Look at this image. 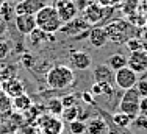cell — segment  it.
I'll list each match as a JSON object with an SVG mask.
<instances>
[{"label":"cell","mask_w":147,"mask_h":134,"mask_svg":"<svg viewBox=\"0 0 147 134\" xmlns=\"http://www.w3.org/2000/svg\"><path fill=\"white\" fill-rule=\"evenodd\" d=\"M125 45L130 48V52H135V50H139V48H142V41L138 39V38H130V39L125 42Z\"/></svg>","instance_id":"30"},{"label":"cell","mask_w":147,"mask_h":134,"mask_svg":"<svg viewBox=\"0 0 147 134\" xmlns=\"http://www.w3.org/2000/svg\"><path fill=\"white\" fill-rule=\"evenodd\" d=\"M6 31H8V22L0 19V38H2L3 34H6Z\"/></svg>","instance_id":"35"},{"label":"cell","mask_w":147,"mask_h":134,"mask_svg":"<svg viewBox=\"0 0 147 134\" xmlns=\"http://www.w3.org/2000/svg\"><path fill=\"white\" fill-rule=\"evenodd\" d=\"M105 11H107V8H105L103 5H100L97 0H91V3L82 11V14H83L82 17L91 27L99 25V23L102 22V19L105 17Z\"/></svg>","instance_id":"7"},{"label":"cell","mask_w":147,"mask_h":134,"mask_svg":"<svg viewBox=\"0 0 147 134\" xmlns=\"http://www.w3.org/2000/svg\"><path fill=\"white\" fill-rule=\"evenodd\" d=\"M82 98H83V101H85V103L94 105V95L91 94V90H85V92L82 94Z\"/></svg>","instance_id":"33"},{"label":"cell","mask_w":147,"mask_h":134,"mask_svg":"<svg viewBox=\"0 0 147 134\" xmlns=\"http://www.w3.org/2000/svg\"><path fill=\"white\" fill-rule=\"evenodd\" d=\"M49 0H19L14 5L16 16L20 14H36L41 8L47 5Z\"/></svg>","instance_id":"11"},{"label":"cell","mask_w":147,"mask_h":134,"mask_svg":"<svg viewBox=\"0 0 147 134\" xmlns=\"http://www.w3.org/2000/svg\"><path fill=\"white\" fill-rule=\"evenodd\" d=\"M16 17V11H14V5H13L9 0H3V3L0 5V19L6 20V22H11Z\"/></svg>","instance_id":"20"},{"label":"cell","mask_w":147,"mask_h":134,"mask_svg":"<svg viewBox=\"0 0 147 134\" xmlns=\"http://www.w3.org/2000/svg\"><path fill=\"white\" fill-rule=\"evenodd\" d=\"M136 90L139 92L141 97H147V78H141L138 80V83H136Z\"/></svg>","instance_id":"32"},{"label":"cell","mask_w":147,"mask_h":134,"mask_svg":"<svg viewBox=\"0 0 147 134\" xmlns=\"http://www.w3.org/2000/svg\"><path fill=\"white\" fill-rule=\"evenodd\" d=\"M110 126L102 117H94L86 123V134H108Z\"/></svg>","instance_id":"18"},{"label":"cell","mask_w":147,"mask_h":134,"mask_svg":"<svg viewBox=\"0 0 147 134\" xmlns=\"http://www.w3.org/2000/svg\"><path fill=\"white\" fill-rule=\"evenodd\" d=\"M34 17H36V27L39 30H42L44 33L55 34L63 27V20L59 19L53 5H45L44 8H41L34 14Z\"/></svg>","instance_id":"2"},{"label":"cell","mask_w":147,"mask_h":134,"mask_svg":"<svg viewBox=\"0 0 147 134\" xmlns=\"http://www.w3.org/2000/svg\"><path fill=\"white\" fill-rule=\"evenodd\" d=\"M113 123H114V126H116V128L125 129V128H128V126H130L131 119H130V115H127L125 112L117 111L116 114H113Z\"/></svg>","instance_id":"22"},{"label":"cell","mask_w":147,"mask_h":134,"mask_svg":"<svg viewBox=\"0 0 147 134\" xmlns=\"http://www.w3.org/2000/svg\"><path fill=\"white\" fill-rule=\"evenodd\" d=\"M14 75H16V69L13 66H9V64L2 66V72H0V80H2V83L6 80H9V78H13Z\"/></svg>","instance_id":"27"},{"label":"cell","mask_w":147,"mask_h":134,"mask_svg":"<svg viewBox=\"0 0 147 134\" xmlns=\"http://www.w3.org/2000/svg\"><path fill=\"white\" fill-rule=\"evenodd\" d=\"M107 64L116 72V70H119V69H122V67L127 66V56H124L122 53H114V55H111L110 58H108Z\"/></svg>","instance_id":"21"},{"label":"cell","mask_w":147,"mask_h":134,"mask_svg":"<svg viewBox=\"0 0 147 134\" xmlns=\"http://www.w3.org/2000/svg\"><path fill=\"white\" fill-rule=\"evenodd\" d=\"M11 53V44L6 39H0V61H5Z\"/></svg>","instance_id":"28"},{"label":"cell","mask_w":147,"mask_h":134,"mask_svg":"<svg viewBox=\"0 0 147 134\" xmlns=\"http://www.w3.org/2000/svg\"><path fill=\"white\" fill-rule=\"evenodd\" d=\"M69 129H71L72 134H85L86 133V123L83 120H80V119H77V120L69 123Z\"/></svg>","instance_id":"25"},{"label":"cell","mask_w":147,"mask_h":134,"mask_svg":"<svg viewBox=\"0 0 147 134\" xmlns=\"http://www.w3.org/2000/svg\"><path fill=\"white\" fill-rule=\"evenodd\" d=\"M39 126L44 134H61L63 133V122L55 115H41L39 117Z\"/></svg>","instance_id":"12"},{"label":"cell","mask_w":147,"mask_h":134,"mask_svg":"<svg viewBox=\"0 0 147 134\" xmlns=\"http://www.w3.org/2000/svg\"><path fill=\"white\" fill-rule=\"evenodd\" d=\"M139 101H141V95L136 90V87L124 90V95L119 101V111L130 115V119L133 120L139 114Z\"/></svg>","instance_id":"4"},{"label":"cell","mask_w":147,"mask_h":134,"mask_svg":"<svg viewBox=\"0 0 147 134\" xmlns=\"http://www.w3.org/2000/svg\"><path fill=\"white\" fill-rule=\"evenodd\" d=\"M53 6H55V9H57L59 19L63 20V23L75 19V17L80 14L75 2H72V0H55Z\"/></svg>","instance_id":"8"},{"label":"cell","mask_w":147,"mask_h":134,"mask_svg":"<svg viewBox=\"0 0 147 134\" xmlns=\"http://www.w3.org/2000/svg\"><path fill=\"white\" fill-rule=\"evenodd\" d=\"M53 41H55L53 34L44 33L39 28H34V30L28 34V44H30V47H33V48H39V47H42L44 44H49V42H53Z\"/></svg>","instance_id":"16"},{"label":"cell","mask_w":147,"mask_h":134,"mask_svg":"<svg viewBox=\"0 0 147 134\" xmlns=\"http://www.w3.org/2000/svg\"><path fill=\"white\" fill-rule=\"evenodd\" d=\"M63 109H64V106H63V103H61V98H50V100L47 101V111L50 115L58 117V115L63 114Z\"/></svg>","instance_id":"24"},{"label":"cell","mask_w":147,"mask_h":134,"mask_svg":"<svg viewBox=\"0 0 147 134\" xmlns=\"http://www.w3.org/2000/svg\"><path fill=\"white\" fill-rule=\"evenodd\" d=\"M131 30H135L133 25L127 20H114L105 25V31H107L108 36V42H113V44H125L131 36Z\"/></svg>","instance_id":"3"},{"label":"cell","mask_w":147,"mask_h":134,"mask_svg":"<svg viewBox=\"0 0 147 134\" xmlns=\"http://www.w3.org/2000/svg\"><path fill=\"white\" fill-rule=\"evenodd\" d=\"M88 41L92 47L102 48L108 42V36H107V31H105V27H99V25L91 27L89 31H88Z\"/></svg>","instance_id":"15"},{"label":"cell","mask_w":147,"mask_h":134,"mask_svg":"<svg viewBox=\"0 0 147 134\" xmlns=\"http://www.w3.org/2000/svg\"><path fill=\"white\" fill-rule=\"evenodd\" d=\"M2 3H3V0H0V5H2Z\"/></svg>","instance_id":"38"},{"label":"cell","mask_w":147,"mask_h":134,"mask_svg":"<svg viewBox=\"0 0 147 134\" xmlns=\"http://www.w3.org/2000/svg\"><path fill=\"white\" fill-rule=\"evenodd\" d=\"M89 23L83 19L82 16H77L75 19L69 20V22L63 23L59 33L66 34V36H71V38H80V36H88V31H89Z\"/></svg>","instance_id":"5"},{"label":"cell","mask_w":147,"mask_h":134,"mask_svg":"<svg viewBox=\"0 0 147 134\" xmlns=\"http://www.w3.org/2000/svg\"><path fill=\"white\" fill-rule=\"evenodd\" d=\"M72 2H77V0H72Z\"/></svg>","instance_id":"40"},{"label":"cell","mask_w":147,"mask_h":134,"mask_svg":"<svg viewBox=\"0 0 147 134\" xmlns=\"http://www.w3.org/2000/svg\"><path fill=\"white\" fill-rule=\"evenodd\" d=\"M131 123L139 129H147V115H142V114H138L135 119L131 120Z\"/></svg>","instance_id":"29"},{"label":"cell","mask_w":147,"mask_h":134,"mask_svg":"<svg viewBox=\"0 0 147 134\" xmlns=\"http://www.w3.org/2000/svg\"><path fill=\"white\" fill-rule=\"evenodd\" d=\"M14 25H16V30L20 34H24V36H28L34 28H38L34 14H20V16H16Z\"/></svg>","instance_id":"13"},{"label":"cell","mask_w":147,"mask_h":134,"mask_svg":"<svg viewBox=\"0 0 147 134\" xmlns=\"http://www.w3.org/2000/svg\"><path fill=\"white\" fill-rule=\"evenodd\" d=\"M141 6H142V8H144L146 11H147V0H141Z\"/></svg>","instance_id":"37"},{"label":"cell","mask_w":147,"mask_h":134,"mask_svg":"<svg viewBox=\"0 0 147 134\" xmlns=\"http://www.w3.org/2000/svg\"><path fill=\"white\" fill-rule=\"evenodd\" d=\"M0 72H2V66H0Z\"/></svg>","instance_id":"39"},{"label":"cell","mask_w":147,"mask_h":134,"mask_svg":"<svg viewBox=\"0 0 147 134\" xmlns=\"http://www.w3.org/2000/svg\"><path fill=\"white\" fill-rule=\"evenodd\" d=\"M2 89L5 90V94L8 95L9 98H16V97H19V95L25 94V84H24V81L20 78L13 76V78L3 81Z\"/></svg>","instance_id":"14"},{"label":"cell","mask_w":147,"mask_h":134,"mask_svg":"<svg viewBox=\"0 0 147 134\" xmlns=\"http://www.w3.org/2000/svg\"><path fill=\"white\" fill-rule=\"evenodd\" d=\"M136 83H138V73L133 72L128 66L114 72V84L119 89H124V90L131 89V87L136 86Z\"/></svg>","instance_id":"6"},{"label":"cell","mask_w":147,"mask_h":134,"mask_svg":"<svg viewBox=\"0 0 147 134\" xmlns=\"http://www.w3.org/2000/svg\"><path fill=\"white\" fill-rule=\"evenodd\" d=\"M67 59L69 64L77 70H88L92 66V59H91L89 53H86L83 50H71Z\"/></svg>","instance_id":"10"},{"label":"cell","mask_w":147,"mask_h":134,"mask_svg":"<svg viewBox=\"0 0 147 134\" xmlns=\"http://www.w3.org/2000/svg\"><path fill=\"white\" fill-rule=\"evenodd\" d=\"M11 106L14 108L16 111H19V112H27L31 106H33V101H31V98L28 97V95L22 94V95H19V97L13 98Z\"/></svg>","instance_id":"19"},{"label":"cell","mask_w":147,"mask_h":134,"mask_svg":"<svg viewBox=\"0 0 147 134\" xmlns=\"http://www.w3.org/2000/svg\"><path fill=\"white\" fill-rule=\"evenodd\" d=\"M19 61H20V64H22L24 67H27V69H31V67L34 66V62H36V58H34L33 53H30V52L25 50L22 55H20Z\"/></svg>","instance_id":"26"},{"label":"cell","mask_w":147,"mask_h":134,"mask_svg":"<svg viewBox=\"0 0 147 134\" xmlns=\"http://www.w3.org/2000/svg\"><path fill=\"white\" fill-rule=\"evenodd\" d=\"M108 134H130V133H127V131H119V133H116V131H113V129H110Z\"/></svg>","instance_id":"36"},{"label":"cell","mask_w":147,"mask_h":134,"mask_svg":"<svg viewBox=\"0 0 147 134\" xmlns=\"http://www.w3.org/2000/svg\"><path fill=\"white\" fill-rule=\"evenodd\" d=\"M139 114L147 115V97H141V101H139Z\"/></svg>","instance_id":"34"},{"label":"cell","mask_w":147,"mask_h":134,"mask_svg":"<svg viewBox=\"0 0 147 134\" xmlns=\"http://www.w3.org/2000/svg\"><path fill=\"white\" fill-rule=\"evenodd\" d=\"M45 83L52 90H63L69 89L75 83V73L72 67L66 64H55L50 66L45 72Z\"/></svg>","instance_id":"1"},{"label":"cell","mask_w":147,"mask_h":134,"mask_svg":"<svg viewBox=\"0 0 147 134\" xmlns=\"http://www.w3.org/2000/svg\"><path fill=\"white\" fill-rule=\"evenodd\" d=\"M94 80L96 83H114V70L108 64H100L94 69Z\"/></svg>","instance_id":"17"},{"label":"cell","mask_w":147,"mask_h":134,"mask_svg":"<svg viewBox=\"0 0 147 134\" xmlns=\"http://www.w3.org/2000/svg\"><path fill=\"white\" fill-rule=\"evenodd\" d=\"M82 109H80L78 106H69V108H64L63 109V114H61V117H63V120L64 122H67V123H71L74 120H77V119H80V114H82Z\"/></svg>","instance_id":"23"},{"label":"cell","mask_w":147,"mask_h":134,"mask_svg":"<svg viewBox=\"0 0 147 134\" xmlns=\"http://www.w3.org/2000/svg\"><path fill=\"white\" fill-rule=\"evenodd\" d=\"M127 66L138 75L147 72V50L146 48L130 52V56L127 58Z\"/></svg>","instance_id":"9"},{"label":"cell","mask_w":147,"mask_h":134,"mask_svg":"<svg viewBox=\"0 0 147 134\" xmlns=\"http://www.w3.org/2000/svg\"><path fill=\"white\" fill-rule=\"evenodd\" d=\"M61 103L64 108H69V106H75L77 105V95L75 94H67L61 98Z\"/></svg>","instance_id":"31"}]
</instances>
